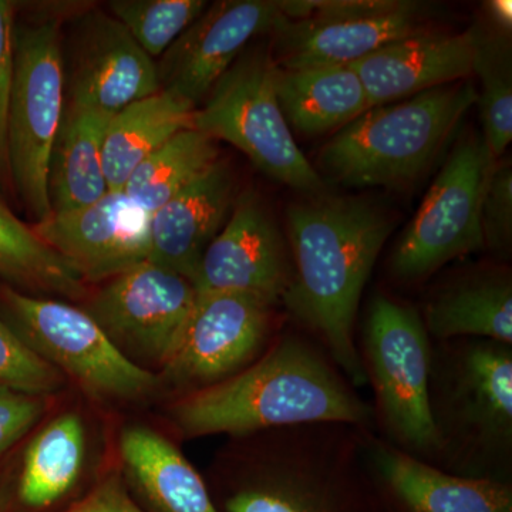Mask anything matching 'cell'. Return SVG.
Returning a JSON list of instances; mask_svg holds the SVG:
<instances>
[{"mask_svg":"<svg viewBox=\"0 0 512 512\" xmlns=\"http://www.w3.org/2000/svg\"><path fill=\"white\" fill-rule=\"evenodd\" d=\"M394 222L373 202L315 195L286 211L292 279L282 308L359 389L366 377L357 349L363 291Z\"/></svg>","mask_w":512,"mask_h":512,"instance_id":"6da1fadb","label":"cell"},{"mask_svg":"<svg viewBox=\"0 0 512 512\" xmlns=\"http://www.w3.org/2000/svg\"><path fill=\"white\" fill-rule=\"evenodd\" d=\"M170 417L187 439L242 437L312 423L376 431L372 404L325 349L296 328L281 330L269 348L237 375L181 396Z\"/></svg>","mask_w":512,"mask_h":512,"instance_id":"7a4b0ae2","label":"cell"},{"mask_svg":"<svg viewBox=\"0 0 512 512\" xmlns=\"http://www.w3.org/2000/svg\"><path fill=\"white\" fill-rule=\"evenodd\" d=\"M232 439L221 512H370L357 427L298 424Z\"/></svg>","mask_w":512,"mask_h":512,"instance_id":"3957f363","label":"cell"},{"mask_svg":"<svg viewBox=\"0 0 512 512\" xmlns=\"http://www.w3.org/2000/svg\"><path fill=\"white\" fill-rule=\"evenodd\" d=\"M429 409L434 466L512 484V345L477 338L433 342Z\"/></svg>","mask_w":512,"mask_h":512,"instance_id":"277c9868","label":"cell"},{"mask_svg":"<svg viewBox=\"0 0 512 512\" xmlns=\"http://www.w3.org/2000/svg\"><path fill=\"white\" fill-rule=\"evenodd\" d=\"M476 100V84L467 79L370 107L322 147L315 170L325 184H412L436 161Z\"/></svg>","mask_w":512,"mask_h":512,"instance_id":"5b68a950","label":"cell"},{"mask_svg":"<svg viewBox=\"0 0 512 512\" xmlns=\"http://www.w3.org/2000/svg\"><path fill=\"white\" fill-rule=\"evenodd\" d=\"M431 348L416 306L384 293L372 299L357 349L372 387L376 433L404 453L436 464L429 409Z\"/></svg>","mask_w":512,"mask_h":512,"instance_id":"8992f818","label":"cell"},{"mask_svg":"<svg viewBox=\"0 0 512 512\" xmlns=\"http://www.w3.org/2000/svg\"><path fill=\"white\" fill-rule=\"evenodd\" d=\"M275 70L269 45L247 47L195 109L192 127L237 147L276 183L323 194L325 181L296 144L279 107Z\"/></svg>","mask_w":512,"mask_h":512,"instance_id":"52a82bcc","label":"cell"},{"mask_svg":"<svg viewBox=\"0 0 512 512\" xmlns=\"http://www.w3.org/2000/svg\"><path fill=\"white\" fill-rule=\"evenodd\" d=\"M64 111L62 25L50 18L16 26L8 114L13 192L35 224L52 215L47 173Z\"/></svg>","mask_w":512,"mask_h":512,"instance_id":"ba28073f","label":"cell"},{"mask_svg":"<svg viewBox=\"0 0 512 512\" xmlns=\"http://www.w3.org/2000/svg\"><path fill=\"white\" fill-rule=\"evenodd\" d=\"M495 163L483 134L468 131L457 141L390 255L387 268L396 284H423L451 262L485 249L481 204Z\"/></svg>","mask_w":512,"mask_h":512,"instance_id":"9c48e42d","label":"cell"},{"mask_svg":"<svg viewBox=\"0 0 512 512\" xmlns=\"http://www.w3.org/2000/svg\"><path fill=\"white\" fill-rule=\"evenodd\" d=\"M272 30V59L286 70L350 66L387 43L429 30L427 6L404 0H291Z\"/></svg>","mask_w":512,"mask_h":512,"instance_id":"30bf717a","label":"cell"},{"mask_svg":"<svg viewBox=\"0 0 512 512\" xmlns=\"http://www.w3.org/2000/svg\"><path fill=\"white\" fill-rule=\"evenodd\" d=\"M2 298L13 329L90 396L136 402L157 389V376L131 362L83 309L12 288H3Z\"/></svg>","mask_w":512,"mask_h":512,"instance_id":"8fae6325","label":"cell"},{"mask_svg":"<svg viewBox=\"0 0 512 512\" xmlns=\"http://www.w3.org/2000/svg\"><path fill=\"white\" fill-rule=\"evenodd\" d=\"M278 309L241 293L198 295L163 367L165 379L188 394L242 372L281 332Z\"/></svg>","mask_w":512,"mask_h":512,"instance_id":"7c38bea8","label":"cell"},{"mask_svg":"<svg viewBox=\"0 0 512 512\" xmlns=\"http://www.w3.org/2000/svg\"><path fill=\"white\" fill-rule=\"evenodd\" d=\"M197 296L190 279L147 259L106 281L86 312L131 362L164 367Z\"/></svg>","mask_w":512,"mask_h":512,"instance_id":"4fadbf2b","label":"cell"},{"mask_svg":"<svg viewBox=\"0 0 512 512\" xmlns=\"http://www.w3.org/2000/svg\"><path fill=\"white\" fill-rule=\"evenodd\" d=\"M64 106L114 116L160 92L157 62L123 25L100 9L62 28Z\"/></svg>","mask_w":512,"mask_h":512,"instance_id":"5bb4252c","label":"cell"},{"mask_svg":"<svg viewBox=\"0 0 512 512\" xmlns=\"http://www.w3.org/2000/svg\"><path fill=\"white\" fill-rule=\"evenodd\" d=\"M370 512H512V484L447 473L360 430Z\"/></svg>","mask_w":512,"mask_h":512,"instance_id":"9a60e30c","label":"cell"},{"mask_svg":"<svg viewBox=\"0 0 512 512\" xmlns=\"http://www.w3.org/2000/svg\"><path fill=\"white\" fill-rule=\"evenodd\" d=\"M292 279L288 239L254 191L239 192L192 279L198 295L241 293L282 308Z\"/></svg>","mask_w":512,"mask_h":512,"instance_id":"2e32d148","label":"cell"},{"mask_svg":"<svg viewBox=\"0 0 512 512\" xmlns=\"http://www.w3.org/2000/svg\"><path fill=\"white\" fill-rule=\"evenodd\" d=\"M285 18L282 0H220L158 59L161 90L197 109L256 37Z\"/></svg>","mask_w":512,"mask_h":512,"instance_id":"e0dca14e","label":"cell"},{"mask_svg":"<svg viewBox=\"0 0 512 512\" xmlns=\"http://www.w3.org/2000/svg\"><path fill=\"white\" fill-rule=\"evenodd\" d=\"M150 214L124 191L33 225L84 282H106L148 259Z\"/></svg>","mask_w":512,"mask_h":512,"instance_id":"ac0fdd59","label":"cell"},{"mask_svg":"<svg viewBox=\"0 0 512 512\" xmlns=\"http://www.w3.org/2000/svg\"><path fill=\"white\" fill-rule=\"evenodd\" d=\"M478 28L426 32L387 43L350 64L365 87L370 107L396 103L473 76Z\"/></svg>","mask_w":512,"mask_h":512,"instance_id":"d6986e66","label":"cell"},{"mask_svg":"<svg viewBox=\"0 0 512 512\" xmlns=\"http://www.w3.org/2000/svg\"><path fill=\"white\" fill-rule=\"evenodd\" d=\"M237 178L220 160L150 214L148 261L194 279L207 248L237 201Z\"/></svg>","mask_w":512,"mask_h":512,"instance_id":"ffe728a7","label":"cell"},{"mask_svg":"<svg viewBox=\"0 0 512 512\" xmlns=\"http://www.w3.org/2000/svg\"><path fill=\"white\" fill-rule=\"evenodd\" d=\"M433 342L477 338L512 345V276L485 265L447 278L419 309Z\"/></svg>","mask_w":512,"mask_h":512,"instance_id":"44dd1931","label":"cell"},{"mask_svg":"<svg viewBox=\"0 0 512 512\" xmlns=\"http://www.w3.org/2000/svg\"><path fill=\"white\" fill-rule=\"evenodd\" d=\"M120 454L128 480L151 512H221L180 448L157 431L126 427Z\"/></svg>","mask_w":512,"mask_h":512,"instance_id":"7402d4cb","label":"cell"},{"mask_svg":"<svg viewBox=\"0 0 512 512\" xmlns=\"http://www.w3.org/2000/svg\"><path fill=\"white\" fill-rule=\"evenodd\" d=\"M275 92L289 128L319 137L348 126L370 109L352 66L286 70L276 66Z\"/></svg>","mask_w":512,"mask_h":512,"instance_id":"603a6c76","label":"cell"},{"mask_svg":"<svg viewBox=\"0 0 512 512\" xmlns=\"http://www.w3.org/2000/svg\"><path fill=\"white\" fill-rule=\"evenodd\" d=\"M111 116L64 106L47 173L52 214L92 205L110 191L103 170V137Z\"/></svg>","mask_w":512,"mask_h":512,"instance_id":"cb8c5ba5","label":"cell"},{"mask_svg":"<svg viewBox=\"0 0 512 512\" xmlns=\"http://www.w3.org/2000/svg\"><path fill=\"white\" fill-rule=\"evenodd\" d=\"M195 107L160 92L111 116L103 137V170L110 191H123L130 175L175 134L192 127Z\"/></svg>","mask_w":512,"mask_h":512,"instance_id":"d4e9b609","label":"cell"},{"mask_svg":"<svg viewBox=\"0 0 512 512\" xmlns=\"http://www.w3.org/2000/svg\"><path fill=\"white\" fill-rule=\"evenodd\" d=\"M86 458V427L76 413L47 423L30 441L19 480V497L32 508H46L69 493Z\"/></svg>","mask_w":512,"mask_h":512,"instance_id":"484cf974","label":"cell"},{"mask_svg":"<svg viewBox=\"0 0 512 512\" xmlns=\"http://www.w3.org/2000/svg\"><path fill=\"white\" fill-rule=\"evenodd\" d=\"M218 160L217 141L197 128H185L138 165L124 185V194L153 214Z\"/></svg>","mask_w":512,"mask_h":512,"instance_id":"4316f807","label":"cell"},{"mask_svg":"<svg viewBox=\"0 0 512 512\" xmlns=\"http://www.w3.org/2000/svg\"><path fill=\"white\" fill-rule=\"evenodd\" d=\"M0 276L13 284L79 301L86 282L0 201Z\"/></svg>","mask_w":512,"mask_h":512,"instance_id":"83f0119b","label":"cell"},{"mask_svg":"<svg viewBox=\"0 0 512 512\" xmlns=\"http://www.w3.org/2000/svg\"><path fill=\"white\" fill-rule=\"evenodd\" d=\"M473 74L480 80L476 104L491 160L498 161L512 140V60L507 37L478 28Z\"/></svg>","mask_w":512,"mask_h":512,"instance_id":"f1b7e54d","label":"cell"},{"mask_svg":"<svg viewBox=\"0 0 512 512\" xmlns=\"http://www.w3.org/2000/svg\"><path fill=\"white\" fill-rule=\"evenodd\" d=\"M205 0H111L114 16L154 60L173 46L207 9Z\"/></svg>","mask_w":512,"mask_h":512,"instance_id":"f546056e","label":"cell"},{"mask_svg":"<svg viewBox=\"0 0 512 512\" xmlns=\"http://www.w3.org/2000/svg\"><path fill=\"white\" fill-rule=\"evenodd\" d=\"M63 382L62 373L0 319V387L43 397L56 392Z\"/></svg>","mask_w":512,"mask_h":512,"instance_id":"4dcf8cb0","label":"cell"},{"mask_svg":"<svg viewBox=\"0 0 512 512\" xmlns=\"http://www.w3.org/2000/svg\"><path fill=\"white\" fill-rule=\"evenodd\" d=\"M484 247L507 259L512 248V165L498 160L491 168L481 204Z\"/></svg>","mask_w":512,"mask_h":512,"instance_id":"1f68e13d","label":"cell"},{"mask_svg":"<svg viewBox=\"0 0 512 512\" xmlns=\"http://www.w3.org/2000/svg\"><path fill=\"white\" fill-rule=\"evenodd\" d=\"M16 5L0 0V197L13 192L8 156V114L15 62Z\"/></svg>","mask_w":512,"mask_h":512,"instance_id":"d6a6232c","label":"cell"},{"mask_svg":"<svg viewBox=\"0 0 512 512\" xmlns=\"http://www.w3.org/2000/svg\"><path fill=\"white\" fill-rule=\"evenodd\" d=\"M43 412V397L0 387V457L28 434Z\"/></svg>","mask_w":512,"mask_h":512,"instance_id":"836d02e7","label":"cell"},{"mask_svg":"<svg viewBox=\"0 0 512 512\" xmlns=\"http://www.w3.org/2000/svg\"><path fill=\"white\" fill-rule=\"evenodd\" d=\"M66 512H146L128 495L120 478L110 477Z\"/></svg>","mask_w":512,"mask_h":512,"instance_id":"e575fe53","label":"cell"},{"mask_svg":"<svg viewBox=\"0 0 512 512\" xmlns=\"http://www.w3.org/2000/svg\"><path fill=\"white\" fill-rule=\"evenodd\" d=\"M507 3L495 2L491 6V16L495 19V22L500 23L504 28H510L511 23V8L505 6Z\"/></svg>","mask_w":512,"mask_h":512,"instance_id":"d590c367","label":"cell"}]
</instances>
